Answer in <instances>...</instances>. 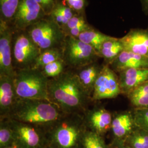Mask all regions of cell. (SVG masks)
Segmentation results:
<instances>
[{
	"mask_svg": "<svg viewBox=\"0 0 148 148\" xmlns=\"http://www.w3.org/2000/svg\"><path fill=\"white\" fill-rule=\"evenodd\" d=\"M64 114L58 106L48 100L18 98L9 118L44 130Z\"/></svg>",
	"mask_w": 148,
	"mask_h": 148,
	"instance_id": "cell-3",
	"label": "cell"
},
{
	"mask_svg": "<svg viewBox=\"0 0 148 148\" xmlns=\"http://www.w3.org/2000/svg\"><path fill=\"white\" fill-rule=\"evenodd\" d=\"M10 121L14 142L21 148H43L47 145L42 128L10 119Z\"/></svg>",
	"mask_w": 148,
	"mask_h": 148,
	"instance_id": "cell-8",
	"label": "cell"
},
{
	"mask_svg": "<svg viewBox=\"0 0 148 148\" xmlns=\"http://www.w3.org/2000/svg\"><path fill=\"white\" fill-rule=\"evenodd\" d=\"M14 142L13 130L9 118L0 119V148H4Z\"/></svg>",
	"mask_w": 148,
	"mask_h": 148,
	"instance_id": "cell-27",
	"label": "cell"
},
{
	"mask_svg": "<svg viewBox=\"0 0 148 148\" xmlns=\"http://www.w3.org/2000/svg\"><path fill=\"white\" fill-rule=\"evenodd\" d=\"M137 126L132 111H123L112 114L110 132L112 140L125 142L128 136Z\"/></svg>",
	"mask_w": 148,
	"mask_h": 148,
	"instance_id": "cell-13",
	"label": "cell"
},
{
	"mask_svg": "<svg viewBox=\"0 0 148 148\" xmlns=\"http://www.w3.org/2000/svg\"><path fill=\"white\" fill-rule=\"evenodd\" d=\"M124 51L119 38L112 37L104 43L99 52V56L103 59L104 63L109 65Z\"/></svg>",
	"mask_w": 148,
	"mask_h": 148,
	"instance_id": "cell-19",
	"label": "cell"
},
{
	"mask_svg": "<svg viewBox=\"0 0 148 148\" xmlns=\"http://www.w3.org/2000/svg\"><path fill=\"white\" fill-rule=\"evenodd\" d=\"M126 97L133 108H148V82L132 90Z\"/></svg>",
	"mask_w": 148,
	"mask_h": 148,
	"instance_id": "cell-22",
	"label": "cell"
},
{
	"mask_svg": "<svg viewBox=\"0 0 148 148\" xmlns=\"http://www.w3.org/2000/svg\"><path fill=\"white\" fill-rule=\"evenodd\" d=\"M66 4L77 13H85L87 5V0H64Z\"/></svg>",
	"mask_w": 148,
	"mask_h": 148,
	"instance_id": "cell-31",
	"label": "cell"
},
{
	"mask_svg": "<svg viewBox=\"0 0 148 148\" xmlns=\"http://www.w3.org/2000/svg\"><path fill=\"white\" fill-rule=\"evenodd\" d=\"M48 79L38 69L15 71L14 84L16 94L22 99H48Z\"/></svg>",
	"mask_w": 148,
	"mask_h": 148,
	"instance_id": "cell-4",
	"label": "cell"
},
{
	"mask_svg": "<svg viewBox=\"0 0 148 148\" xmlns=\"http://www.w3.org/2000/svg\"><path fill=\"white\" fill-rule=\"evenodd\" d=\"M132 111L136 126L148 132V108H133Z\"/></svg>",
	"mask_w": 148,
	"mask_h": 148,
	"instance_id": "cell-29",
	"label": "cell"
},
{
	"mask_svg": "<svg viewBox=\"0 0 148 148\" xmlns=\"http://www.w3.org/2000/svg\"><path fill=\"white\" fill-rule=\"evenodd\" d=\"M26 30L41 52L63 48L66 36L62 29L49 16L32 25Z\"/></svg>",
	"mask_w": 148,
	"mask_h": 148,
	"instance_id": "cell-5",
	"label": "cell"
},
{
	"mask_svg": "<svg viewBox=\"0 0 148 148\" xmlns=\"http://www.w3.org/2000/svg\"><path fill=\"white\" fill-rule=\"evenodd\" d=\"M37 3L42 8L46 16H49L52 13L57 0H35Z\"/></svg>",
	"mask_w": 148,
	"mask_h": 148,
	"instance_id": "cell-32",
	"label": "cell"
},
{
	"mask_svg": "<svg viewBox=\"0 0 148 148\" xmlns=\"http://www.w3.org/2000/svg\"><path fill=\"white\" fill-rule=\"evenodd\" d=\"M63 51L64 61L68 68L73 70L98 61L100 58L90 46L75 37L66 36Z\"/></svg>",
	"mask_w": 148,
	"mask_h": 148,
	"instance_id": "cell-7",
	"label": "cell"
},
{
	"mask_svg": "<svg viewBox=\"0 0 148 148\" xmlns=\"http://www.w3.org/2000/svg\"><path fill=\"white\" fill-rule=\"evenodd\" d=\"M62 59H63V48H52L43 51L39 54L34 69L41 70L48 64Z\"/></svg>",
	"mask_w": 148,
	"mask_h": 148,
	"instance_id": "cell-23",
	"label": "cell"
},
{
	"mask_svg": "<svg viewBox=\"0 0 148 148\" xmlns=\"http://www.w3.org/2000/svg\"><path fill=\"white\" fill-rule=\"evenodd\" d=\"M103 66V64H101L97 61L73 70L79 82L90 97H92L96 79L101 73Z\"/></svg>",
	"mask_w": 148,
	"mask_h": 148,
	"instance_id": "cell-18",
	"label": "cell"
},
{
	"mask_svg": "<svg viewBox=\"0 0 148 148\" xmlns=\"http://www.w3.org/2000/svg\"><path fill=\"white\" fill-rule=\"evenodd\" d=\"M87 130L83 114H65L44 131L47 145L52 148H81Z\"/></svg>",
	"mask_w": 148,
	"mask_h": 148,
	"instance_id": "cell-2",
	"label": "cell"
},
{
	"mask_svg": "<svg viewBox=\"0 0 148 148\" xmlns=\"http://www.w3.org/2000/svg\"><path fill=\"white\" fill-rule=\"evenodd\" d=\"M12 62L16 70L34 68L41 51L26 30L14 29L12 41Z\"/></svg>",
	"mask_w": 148,
	"mask_h": 148,
	"instance_id": "cell-6",
	"label": "cell"
},
{
	"mask_svg": "<svg viewBox=\"0 0 148 148\" xmlns=\"http://www.w3.org/2000/svg\"><path fill=\"white\" fill-rule=\"evenodd\" d=\"M68 69L63 59H59L45 66L41 70L48 79L58 77Z\"/></svg>",
	"mask_w": 148,
	"mask_h": 148,
	"instance_id": "cell-28",
	"label": "cell"
},
{
	"mask_svg": "<svg viewBox=\"0 0 148 148\" xmlns=\"http://www.w3.org/2000/svg\"><path fill=\"white\" fill-rule=\"evenodd\" d=\"M81 148H108L104 137L87 130L84 134Z\"/></svg>",
	"mask_w": 148,
	"mask_h": 148,
	"instance_id": "cell-26",
	"label": "cell"
},
{
	"mask_svg": "<svg viewBox=\"0 0 148 148\" xmlns=\"http://www.w3.org/2000/svg\"><path fill=\"white\" fill-rule=\"evenodd\" d=\"M46 16L35 0H21L11 25L16 30H25Z\"/></svg>",
	"mask_w": 148,
	"mask_h": 148,
	"instance_id": "cell-10",
	"label": "cell"
},
{
	"mask_svg": "<svg viewBox=\"0 0 148 148\" xmlns=\"http://www.w3.org/2000/svg\"><path fill=\"white\" fill-rule=\"evenodd\" d=\"M85 126L87 130L104 137L110 131L112 114L104 106H94L89 108L83 114Z\"/></svg>",
	"mask_w": 148,
	"mask_h": 148,
	"instance_id": "cell-12",
	"label": "cell"
},
{
	"mask_svg": "<svg viewBox=\"0 0 148 148\" xmlns=\"http://www.w3.org/2000/svg\"><path fill=\"white\" fill-rule=\"evenodd\" d=\"M124 143L131 148H148V132L137 127L128 136Z\"/></svg>",
	"mask_w": 148,
	"mask_h": 148,
	"instance_id": "cell-25",
	"label": "cell"
},
{
	"mask_svg": "<svg viewBox=\"0 0 148 148\" xmlns=\"http://www.w3.org/2000/svg\"><path fill=\"white\" fill-rule=\"evenodd\" d=\"M21 0H0V21L11 25Z\"/></svg>",
	"mask_w": 148,
	"mask_h": 148,
	"instance_id": "cell-24",
	"label": "cell"
},
{
	"mask_svg": "<svg viewBox=\"0 0 148 148\" xmlns=\"http://www.w3.org/2000/svg\"><path fill=\"white\" fill-rule=\"evenodd\" d=\"M18 98L14 78L0 76V119L9 118Z\"/></svg>",
	"mask_w": 148,
	"mask_h": 148,
	"instance_id": "cell-15",
	"label": "cell"
},
{
	"mask_svg": "<svg viewBox=\"0 0 148 148\" xmlns=\"http://www.w3.org/2000/svg\"><path fill=\"white\" fill-rule=\"evenodd\" d=\"M4 148H22L20 145H19L16 142H13L12 144H10V145Z\"/></svg>",
	"mask_w": 148,
	"mask_h": 148,
	"instance_id": "cell-35",
	"label": "cell"
},
{
	"mask_svg": "<svg viewBox=\"0 0 148 148\" xmlns=\"http://www.w3.org/2000/svg\"><path fill=\"white\" fill-rule=\"evenodd\" d=\"M77 13L71 10L66 3L57 0L56 5L49 16L63 29L69 20Z\"/></svg>",
	"mask_w": 148,
	"mask_h": 148,
	"instance_id": "cell-21",
	"label": "cell"
},
{
	"mask_svg": "<svg viewBox=\"0 0 148 148\" xmlns=\"http://www.w3.org/2000/svg\"><path fill=\"white\" fill-rule=\"evenodd\" d=\"M51 148V147H49V145H46V146H45V147H44V148Z\"/></svg>",
	"mask_w": 148,
	"mask_h": 148,
	"instance_id": "cell-36",
	"label": "cell"
},
{
	"mask_svg": "<svg viewBox=\"0 0 148 148\" xmlns=\"http://www.w3.org/2000/svg\"><path fill=\"white\" fill-rule=\"evenodd\" d=\"M121 94L118 75L109 65L103 66L94 86L92 95L93 102L103 99H113Z\"/></svg>",
	"mask_w": 148,
	"mask_h": 148,
	"instance_id": "cell-9",
	"label": "cell"
},
{
	"mask_svg": "<svg viewBox=\"0 0 148 148\" xmlns=\"http://www.w3.org/2000/svg\"><path fill=\"white\" fill-rule=\"evenodd\" d=\"M117 74L121 94L126 96L139 86L148 82V68L126 69Z\"/></svg>",
	"mask_w": 148,
	"mask_h": 148,
	"instance_id": "cell-16",
	"label": "cell"
},
{
	"mask_svg": "<svg viewBox=\"0 0 148 148\" xmlns=\"http://www.w3.org/2000/svg\"><path fill=\"white\" fill-rule=\"evenodd\" d=\"M112 37L102 33L90 25L86 30L81 33L77 38L90 46L99 55L102 45L106 41L111 39Z\"/></svg>",
	"mask_w": 148,
	"mask_h": 148,
	"instance_id": "cell-20",
	"label": "cell"
},
{
	"mask_svg": "<svg viewBox=\"0 0 148 148\" xmlns=\"http://www.w3.org/2000/svg\"><path fill=\"white\" fill-rule=\"evenodd\" d=\"M89 24L86 19V16L85 13H76L70 20L67 24L62 29L64 34H66L70 30L75 27Z\"/></svg>",
	"mask_w": 148,
	"mask_h": 148,
	"instance_id": "cell-30",
	"label": "cell"
},
{
	"mask_svg": "<svg viewBox=\"0 0 148 148\" xmlns=\"http://www.w3.org/2000/svg\"><path fill=\"white\" fill-rule=\"evenodd\" d=\"M14 28L0 21V76L14 78L15 70L12 62V41Z\"/></svg>",
	"mask_w": 148,
	"mask_h": 148,
	"instance_id": "cell-11",
	"label": "cell"
},
{
	"mask_svg": "<svg viewBox=\"0 0 148 148\" xmlns=\"http://www.w3.org/2000/svg\"><path fill=\"white\" fill-rule=\"evenodd\" d=\"M143 11L148 17V0H140Z\"/></svg>",
	"mask_w": 148,
	"mask_h": 148,
	"instance_id": "cell-34",
	"label": "cell"
},
{
	"mask_svg": "<svg viewBox=\"0 0 148 148\" xmlns=\"http://www.w3.org/2000/svg\"><path fill=\"white\" fill-rule=\"evenodd\" d=\"M48 101L65 114H84L93 102L73 69H67L58 77L48 79Z\"/></svg>",
	"mask_w": 148,
	"mask_h": 148,
	"instance_id": "cell-1",
	"label": "cell"
},
{
	"mask_svg": "<svg viewBox=\"0 0 148 148\" xmlns=\"http://www.w3.org/2000/svg\"><path fill=\"white\" fill-rule=\"evenodd\" d=\"M108 146V148H131L128 147L124 142L112 140Z\"/></svg>",
	"mask_w": 148,
	"mask_h": 148,
	"instance_id": "cell-33",
	"label": "cell"
},
{
	"mask_svg": "<svg viewBox=\"0 0 148 148\" xmlns=\"http://www.w3.org/2000/svg\"><path fill=\"white\" fill-rule=\"evenodd\" d=\"M109 66L116 73L126 69L148 68V57L124 50Z\"/></svg>",
	"mask_w": 148,
	"mask_h": 148,
	"instance_id": "cell-17",
	"label": "cell"
},
{
	"mask_svg": "<svg viewBox=\"0 0 148 148\" xmlns=\"http://www.w3.org/2000/svg\"><path fill=\"white\" fill-rule=\"evenodd\" d=\"M120 40L125 51L148 57V29H132Z\"/></svg>",
	"mask_w": 148,
	"mask_h": 148,
	"instance_id": "cell-14",
	"label": "cell"
}]
</instances>
